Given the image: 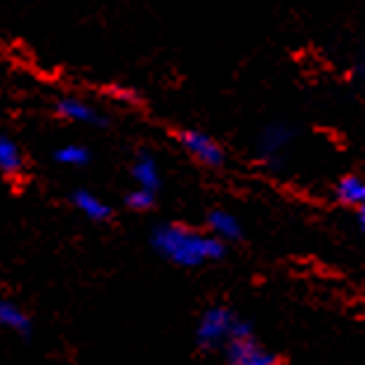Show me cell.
Wrapping results in <instances>:
<instances>
[{"label":"cell","instance_id":"obj_1","mask_svg":"<svg viewBox=\"0 0 365 365\" xmlns=\"http://www.w3.org/2000/svg\"><path fill=\"white\" fill-rule=\"evenodd\" d=\"M149 245L160 259L180 269H200L227 257L229 245L210 236L205 229H196L182 222L156 224L149 234Z\"/></svg>","mask_w":365,"mask_h":365},{"label":"cell","instance_id":"obj_9","mask_svg":"<svg viewBox=\"0 0 365 365\" xmlns=\"http://www.w3.org/2000/svg\"><path fill=\"white\" fill-rule=\"evenodd\" d=\"M130 175H132V182H135V186H139V189H146L153 193L160 191V186H163L160 168H158L156 156H153L149 149H142L137 153L135 160H132Z\"/></svg>","mask_w":365,"mask_h":365},{"label":"cell","instance_id":"obj_3","mask_svg":"<svg viewBox=\"0 0 365 365\" xmlns=\"http://www.w3.org/2000/svg\"><path fill=\"white\" fill-rule=\"evenodd\" d=\"M175 139L184 149L186 156L196 160L198 165L210 170H222L227 165V149L207 132L196 128H182L175 130Z\"/></svg>","mask_w":365,"mask_h":365},{"label":"cell","instance_id":"obj_15","mask_svg":"<svg viewBox=\"0 0 365 365\" xmlns=\"http://www.w3.org/2000/svg\"><path fill=\"white\" fill-rule=\"evenodd\" d=\"M351 73H354V78H359V81H365V50L359 54V59L354 61V68H351Z\"/></svg>","mask_w":365,"mask_h":365},{"label":"cell","instance_id":"obj_4","mask_svg":"<svg viewBox=\"0 0 365 365\" xmlns=\"http://www.w3.org/2000/svg\"><path fill=\"white\" fill-rule=\"evenodd\" d=\"M294 137H297V128L287 123H271L257 135V144H255L257 160L271 170H278L285 163L283 153L294 142Z\"/></svg>","mask_w":365,"mask_h":365},{"label":"cell","instance_id":"obj_7","mask_svg":"<svg viewBox=\"0 0 365 365\" xmlns=\"http://www.w3.org/2000/svg\"><path fill=\"white\" fill-rule=\"evenodd\" d=\"M68 203L73 205L76 212H78L81 217H85V220L92 222V224H108V222H113V217H115V210L108 205L102 196H97V193L90 191V189L71 191Z\"/></svg>","mask_w":365,"mask_h":365},{"label":"cell","instance_id":"obj_13","mask_svg":"<svg viewBox=\"0 0 365 365\" xmlns=\"http://www.w3.org/2000/svg\"><path fill=\"white\" fill-rule=\"evenodd\" d=\"M52 158L54 163H59V165H64V168H85V165H90L92 151L83 144H64L52 151Z\"/></svg>","mask_w":365,"mask_h":365},{"label":"cell","instance_id":"obj_5","mask_svg":"<svg viewBox=\"0 0 365 365\" xmlns=\"http://www.w3.org/2000/svg\"><path fill=\"white\" fill-rule=\"evenodd\" d=\"M222 351L229 365H285L281 356L264 346L255 335L229 339Z\"/></svg>","mask_w":365,"mask_h":365},{"label":"cell","instance_id":"obj_16","mask_svg":"<svg viewBox=\"0 0 365 365\" xmlns=\"http://www.w3.org/2000/svg\"><path fill=\"white\" fill-rule=\"evenodd\" d=\"M356 222H359V229L365 234V205H361L356 210Z\"/></svg>","mask_w":365,"mask_h":365},{"label":"cell","instance_id":"obj_2","mask_svg":"<svg viewBox=\"0 0 365 365\" xmlns=\"http://www.w3.org/2000/svg\"><path fill=\"white\" fill-rule=\"evenodd\" d=\"M238 314L227 304H212L200 312L198 323H196V332H193V339H196V346L200 351H217V349H224L227 341L231 339V332H234Z\"/></svg>","mask_w":365,"mask_h":365},{"label":"cell","instance_id":"obj_10","mask_svg":"<svg viewBox=\"0 0 365 365\" xmlns=\"http://www.w3.org/2000/svg\"><path fill=\"white\" fill-rule=\"evenodd\" d=\"M0 328L12 332L19 337H31L34 332V321H31L29 312L14 299L0 297Z\"/></svg>","mask_w":365,"mask_h":365},{"label":"cell","instance_id":"obj_6","mask_svg":"<svg viewBox=\"0 0 365 365\" xmlns=\"http://www.w3.org/2000/svg\"><path fill=\"white\" fill-rule=\"evenodd\" d=\"M54 115L68 123H81L90 128H108V118L97 106L83 102L78 97H61L54 102Z\"/></svg>","mask_w":365,"mask_h":365},{"label":"cell","instance_id":"obj_11","mask_svg":"<svg viewBox=\"0 0 365 365\" xmlns=\"http://www.w3.org/2000/svg\"><path fill=\"white\" fill-rule=\"evenodd\" d=\"M335 200L344 207H354L359 210L365 205V175L351 173L339 177L335 184Z\"/></svg>","mask_w":365,"mask_h":365},{"label":"cell","instance_id":"obj_12","mask_svg":"<svg viewBox=\"0 0 365 365\" xmlns=\"http://www.w3.org/2000/svg\"><path fill=\"white\" fill-rule=\"evenodd\" d=\"M24 168H26L24 151L19 149V144L12 137L0 132V175L19 177L24 173Z\"/></svg>","mask_w":365,"mask_h":365},{"label":"cell","instance_id":"obj_8","mask_svg":"<svg viewBox=\"0 0 365 365\" xmlns=\"http://www.w3.org/2000/svg\"><path fill=\"white\" fill-rule=\"evenodd\" d=\"M205 231L227 245L238 243V240H243V236H245L243 222H240L234 212H229V210H224V207H215L205 215Z\"/></svg>","mask_w":365,"mask_h":365},{"label":"cell","instance_id":"obj_14","mask_svg":"<svg viewBox=\"0 0 365 365\" xmlns=\"http://www.w3.org/2000/svg\"><path fill=\"white\" fill-rule=\"evenodd\" d=\"M156 205H158V193H153V191L135 186V189H130L125 193V207L132 210V212L144 215V212H151Z\"/></svg>","mask_w":365,"mask_h":365}]
</instances>
